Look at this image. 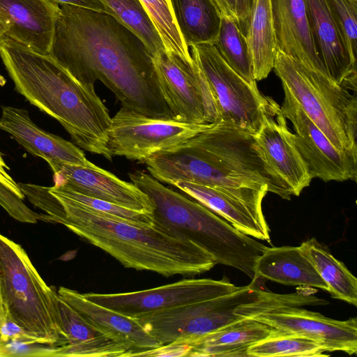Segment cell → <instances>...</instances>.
Segmentation results:
<instances>
[{"instance_id":"obj_1","label":"cell","mask_w":357,"mask_h":357,"mask_svg":"<svg viewBox=\"0 0 357 357\" xmlns=\"http://www.w3.org/2000/svg\"><path fill=\"white\" fill-rule=\"evenodd\" d=\"M50 54L79 82L100 81L122 107L176 121L162 94L153 56L116 17L59 4Z\"/></svg>"},{"instance_id":"obj_2","label":"cell","mask_w":357,"mask_h":357,"mask_svg":"<svg viewBox=\"0 0 357 357\" xmlns=\"http://www.w3.org/2000/svg\"><path fill=\"white\" fill-rule=\"evenodd\" d=\"M0 57L19 93L58 121L79 148L112 160L107 149L112 118L94 86L79 82L50 54L4 36Z\"/></svg>"},{"instance_id":"obj_3","label":"cell","mask_w":357,"mask_h":357,"mask_svg":"<svg viewBox=\"0 0 357 357\" xmlns=\"http://www.w3.org/2000/svg\"><path fill=\"white\" fill-rule=\"evenodd\" d=\"M145 164L153 178L172 185L181 181L224 188H267L282 199L291 196L265 162L254 135L223 121Z\"/></svg>"},{"instance_id":"obj_4","label":"cell","mask_w":357,"mask_h":357,"mask_svg":"<svg viewBox=\"0 0 357 357\" xmlns=\"http://www.w3.org/2000/svg\"><path fill=\"white\" fill-rule=\"evenodd\" d=\"M61 207L59 223L99 248L123 266L165 277L194 276L211 270L214 259L195 243L153 225L140 227L84 206L52 187Z\"/></svg>"},{"instance_id":"obj_5","label":"cell","mask_w":357,"mask_h":357,"mask_svg":"<svg viewBox=\"0 0 357 357\" xmlns=\"http://www.w3.org/2000/svg\"><path fill=\"white\" fill-rule=\"evenodd\" d=\"M129 178L152 202L153 225L195 243L215 264L235 268L254 278L256 261L267 246L199 202L165 187L151 174L137 170L129 173Z\"/></svg>"},{"instance_id":"obj_6","label":"cell","mask_w":357,"mask_h":357,"mask_svg":"<svg viewBox=\"0 0 357 357\" xmlns=\"http://www.w3.org/2000/svg\"><path fill=\"white\" fill-rule=\"evenodd\" d=\"M0 270L7 318L36 343L65 346L57 291L43 280L24 248L1 234Z\"/></svg>"},{"instance_id":"obj_7","label":"cell","mask_w":357,"mask_h":357,"mask_svg":"<svg viewBox=\"0 0 357 357\" xmlns=\"http://www.w3.org/2000/svg\"><path fill=\"white\" fill-rule=\"evenodd\" d=\"M282 87L340 151L357 153V99L351 90L308 70L278 50L274 61Z\"/></svg>"},{"instance_id":"obj_8","label":"cell","mask_w":357,"mask_h":357,"mask_svg":"<svg viewBox=\"0 0 357 357\" xmlns=\"http://www.w3.org/2000/svg\"><path fill=\"white\" fill-rule=\"evenodd\" d=\"M268 292L252 281L229 294L133 318L162 344L183 343L239 320L242 317L235 313L236 308L257 301Z\"/></svg>"},{"instance_id":"obj_9","label":"cell","mask_w":357,"mask_h":357,"mask_svg":"<svg viewBox=\"0 0 357 357\" xmlns=\"http://www.w3.org/2000/svg\"><path fill=\"white\" fill-rule=\"evenodd\" d=\"M192 56L213 96L219 121L252 135L259 130L272 98L248 84L223 59L213 43L191 47Z\"/></svg>"},{"instance_id":"obj_10","label":"cell","mask_w":357,"mask_h":357,"mask_svg":"<svg viewBox=\"0 0 357 357\" xmlns=\"http://www.w3.org/2000/svg\"><path fill=\"white\" fill-rule=\"evenodd\" d=\"M211 124L153 119L121 107L112 117L107 149L112 157L145 163L158 153L183 145Z\"/></svg>"},{"instance_id":"obj_11","label":"cell","mask_w":357,"mask_h":357,"mask_svg":"<svg viewBox=\"0 0 357 357\" xmlns=\"http://www.w3.org/2000/svg\"><path fill=\"white\" fill-rule=\"evenodd\" d=\"M153 62L165 99L176 121L210 124L219 121L209 87L195 61L164 51Z\"/></svg>"},{"instance_id":"obj_12","label":"cell","mask_w":357,"mask_h":357,"mask_svg":"<svg viewBox=\"0 0 357 357\" xmlns=\"http://www.w3.org/2000/svg\"><path fill=\"white\" fill-rule=\"evenodd\" d=\"M239 287L227 280L184 279L155 288L116 294H84L100 305L128 317L149 313L231 293Z\"/></svg>"},{"instance_id":"obj_13","label":"cell","mask_w":357,"mask_h":357,"mask_svg":"<svg viewBox=\"0 0 357 357\" xmlns=\"http://www.w3.org/2000/svg\"><path fill=\"white\" fill-rule=\"evenodd\" d=\"M281 110L294 128V141L312 178L324 181H356L357 153L338 150L306 115L285 87Z\"/></svg>"},{"instance_id":"obj_14","label":"cell","mask_w":357,"mask_h":357,"mask_svg":"<svg viewBox=\"0 0 357 357\" xmlns=\"http://www.w3.org/2000/svg\"><path fill=\"white\" fill-rule=\"evenodd\" d=\"M172 185L243 234L271 242L269 227L262 211V201L268 192L267 188H224L181 181Z\"/></svg>"},{"instance_id":"obj_15","label":"cell","mask_w":357,"mask_h":357,"mask_svg":"<svg viewBox=\"0 0 357 357\" xmlns=\"http://www.w3.org/2000/svg\"><path fill=\"white\" fill-rule=\"evenodd\" d=\"M250 318L274 329L308 337L321 345L326 352L357 353V319L340 321L299 306L284 305L254 314Z\"/></svg>"},{"instance_id":"obj_16","label":"cell","mask_w":357,"mask_h":357,"mask_svg":"<svg viewBox=\"0 0 357 357\" xmlns=\"http://www.w3.org/2000/svg\"><path fill=\"white\" fill-rule=\"evenodd\" d=\"M263 158L291 195L298 196L312 178L296 148L281 107L271 99L259 130L254 135Z\"/></svg>"},{"instance_id":"obj_17","label":"cell","mask_w":357,"mask_h":357,"mask_svg":"<svg viewBox=\"0 0 357 357\" xmlns=\"http://www.w3.org/2000/svg\"><path fill=\"white\" fill-rule=\"evenodd\" d=\"M50 168L55 184L131 210L151 213L153 211L149 197L135 184L123 181L94 164L83 167L59 163Z\"/></svg>"},{"instance_id":"obj_18","label":"cell","mask_w":357,"mask_h":357,"mask_svg":"<svg viewBox=\"0 0 357 357\" xmlns=\"http://www.w3.org/2000/svg\"><path fill=\"white\" fill-rule=\"evenodd\" d=\"M59 4L52 0H0L3 36L34 52L50 54Z\"/></svg>"},{"instance_id":"obj_19","label":"cell","mask_w":357,"mask_h":357,"mask_svg":"<svg viewBox=\"0 0 357 357\" xmlns=\"http://www.w3.org/2000/svg\"><path fill=\"white\" fill-rule=\"evenodd\" d=\"M314 41L328 78L356 91V62L345 45L328 0H307Z\"/></svg>"},{"instance_id":"obj_20","label":"cell","mask_w":357,"mask_h":357,"mask_svg":"<svg viewBox=\"0 0 357 357\" xmlns=\"http://www.w3.org/2000/svg\"><path fill=\"white\" fill-rule=\"evenodd\" d=\"M276 50L326 76L310 26L307 0H271Z\"/></svg>"},{"instance_id":"obj_21","label":"cell","mask_w":357,"mask_h":357,"mask_svg":"<svg viewBox=\"0 0 357 357\" xmlns=\"http://www.w3.org/2000/svg\"><path fill=\"white\" fill-rule=\"evenodd\" d=\"M0 130L9 133L30 153L46 160L50 167L59 163L83 167L93 164L77 145L39 128L24 109L3 107Z\"/></svg>"},{"instance_id":"obj_22","label":"cell","mask_w":357,"mask_h":357,"mask_svg":"<svg viewBox=\"0 0 357 357\" xmlns=\"http://www.w3.org/2000/svg\"><path fill=\"white\" fill-rule=\"evenodd\" d=\"M57 293L91 325L126 347L130 356L162 345L135 318L89 301L75 290L61 287Z\"/></svg>"},{"instance_id":"obj_23","label":"cell","mask_w":357,"mask_h":357,"mask_svg":"<svg viewBox=\"0 0 357 357\" xmlns=\"http://www.w3.org/2000/svg\"><path fill=\"white\" fill-rule=\"evenodd\" d=\"M61 328L66 344L57 347L54 356L130 357V351L86 321L59 296Z\"/></svg>"},{"instance_id":"obj_24","label":"cell","mask_w":357,"mask_h":357,"mask_svg":"<svg viewBox=\"0 0 357 357\" xmlns=\"http://www.w3.org/2000/svg\"><path fill=\"white\" fill-rule=\"evenodd\" d=\"M276 330L250 317H242L203 336L184 344L190 347L188 356L248 357L249 347Z\"/></svg>"},{"instance_id":"obj_25","label":"cell","mask_w":357,"mask_h":357,"mask_svg":"<svg viewBox=\"0 0 357 357\" xmlns=\"http://www.w3.org/2000/svg\"><path fill=\"white\" fill-rule=\"evenodd\" d=\"M259 279L328 291L326 284L299 246L266 247L256 261L252 281Z\"/></svg>"},{"instance_id":"obj_26","label":"cell","mask_w":357,"mask_h":357,"mask_svg":"<svg viewBox=\"0 0 357 357\" xmlns=\"http://www.w3.org/2000/svg\"><path fill=\"white\" fill-rule=\"evenodd\" d=\"M250 13L245 34L254 78L260 81L273 69L276 40L271 0H250Z\"/></svg>"},{"instance_id":"obj_27","label":"cell","mask_w":357,"mask_h":357,"mask_svg":"<svg viewBox=\"0 0 357 357\" xmlns=\"http://www.w3.org/2000/svg\"><path fill=\"white\" fill-rule=\"evenodd\" d=\"M176 24L186 45L214 43L222 16L211 0H170Z\"/></svg>"},{"instance_id":"obj_28","label":"cell","mask_w":357,"mask_h":357,"mask_svg":"<svg viewBox=\"0 0 357 357\" xmlns=\"http://www.w3.org/2000/svg\"><path fill=\"white\" fill-rule=\"evenodd\" d=\"M299 247L328 287L334 298L357 305V279L315 238L303 241Z\"/></svg>"},{"instance_id":"obj_29","label":"cell","mask_w":357,"mask_h":357,"mask_svg":"<svg viewBox=\"0 0 357 357\" xmlns=\"http://www.w3.org/2000/svg\"><path fill=\"white\" fill-rule=\"evenodd\" d=\"M148 48L153 56L165 51L162 38L139 0H101Z\"/></svg>"},{"instance_id":"obj_30","label":"cell","mask_w":357,"mask_h":357,"mask_svg":"<svg viewBox=\"0 0 357 357\" xmlns=\"http://www.w3.org/2000/svg\"><path fill=\"white\" fill-rule=\"evenodd\" d=\"M226 63L248 84L257 86L245 35L232 20L222 17L218 36L214 42Z\"/></svg>"},{"instance_id":"obj_31","label":"cell","mask_w":357,"mask_h":357,"mask_svg":"<svg viewBox=\"0 0 357 357\" xmlns=\"http://www.w3.org/2000/svg\"><path fill=\"white\" fill-rule=\"evenodd\" d=\"M319 343L308 337L275 331L249 347L248 357L328 356Z\"/></svg>"},{"instance_id":"obj_32","label":"cell","mask_w":357,"mask_h":357,"mask_svg":"<svg viewBox=\"0 0 357 357\" xmlns=\"http://www.w3.org/2000/svg\"><path fill=\"white\" fill-rule=\"evenodd\" d=\"M163 42L166 51L192 59L176 24L170 0H139Z\"/></svg>"},{"instance_id":"obj_33","label":"cell","mask_w":357,"mask_h":357,"mask_svg":"<svg viewBox=\"0 0 357 357\" xmlns=\"http://www.w3.org/2000/svg\"><path fill=\"white\" fill-rule=\"evenodd\" d=\"M52 188L79 204L112 218L140 227H151L153 225V214L151 213L131 210L109 202L91 197L62 185L54 184Z\"/></svg>"},{"instance_id":"obj_34","label":"cell","mask_w":357,"mask_h":357,"mask_svg":"<svg viewBox=\"0 0 357 357\" xmlns=\"http://www.w3.org/2000/svg\"><path fill=\"white\" fill-rule=\"evenodd\" d=\"M351 59L357 55V0H328Z\"/></svg>"},{"instance_id":"obj_35","label":"cell","mask_w":357,"mask_h":357,"mask_svg":"<svg viewBox=\"0 0 357 357\" xmlns=\"http://www.w3.org/2000/svg\"><path fill=\"white\" fill-rule=\"evenodd\" d=\"M0 205L14 219L26 223H36L38 220L51 222L45 214L33 212L24 203L23 199L0 183Z\"/></svg>"},{"instance_id":"obj_36","label":"cell","mask_w":357,"mask_h":357,"mask_svg":"<svg viewBox=\"0 0 357 357\" xmlns=\"http://www.w3.org/2000/svg\"><path fill=\"white\" fill-rule=\"evenodd\" d=\"M57 347L26 340L0 341V357L54 356Z\"/></svg>"},{"instance_id":"obj_37","label":"cell","mask_w":357,"mask_h":357,"mask_svg":"<svg viewBox=\"0 0 357 357\" xmlns=\"http://www.w3.org/2000/svg\"><path fill=\"white\" fill-rule=\"evenodd\" d=\"M222 17L234 21L245 35L250 13V0H211Z\"/></svg>"},{"instance_id":"obj_38","label":"cell","mask_w":357,"mask_h":357,"mask_svg":"<svg viewBox=\"0 0 357 357\" xmlns=\"http://www.w3.org/2000/svg\"><path fill=\"white\" fill-rule=\"evenodd\" d=\"M190 347L184 343L171 342L155 348L139 351L134 356L178 357L188 356Z\"/></svg>"},{"instance_id":"obj_39","label":"cell","mask_w":357,"mask_h":357,"mask_svg":"<svg viewBox=\"0 0 357 357\" xmlns=\"http://www.w3.org/2000/svg\"><path fill=\"white\" fill-rule=\"evenodd\" d=\"M26 340L36 342L18 324L7 318L0 328V341Z\"/></svg>"},{"instance_id":"obj_40","label":"cell","mask_w":357,"mask_h":357,"mask_svg":"<svg viewBox=\"0 0 357 357\" xmlns=\"http://www.w3.org/2000/svg\"><path fill=\"white\" fill-rule=\"evenodd\" d=\"M8 170H9V167L3 160L0 152V183L15 193L21 199H24L25 196L20 190L17 183H16L8 173Z\"/></svg>"},{"instance_id":"obj_41","label":"cell","mask_w":357,"mask_h":357,"mask_svg":"<svg viewBox=\"0 0 357 357\" xmlns=\"http://www.w3.org/2000/svg\"><path fill=\"white\" fill-rule=\"evenodd\" d=\"M59 4H68L85 8L96 11L105 12L110 14L107 7L101 0H52ZM111 15V14H110Z\"/></svg>"},{"instance_id":"obj_42","label":"cell","mask_w":357,"mask_h":357,"mask_svg":"<svg viewBox=\"0 0 357 357\" xmlns=\"http://www.w3.org/2000/svg\"><path fill=\"white\" fill-rule=\"evenodd\" d=\"M7 319V313L6 307L3 302V298L2 296L1 291V270H0V328L4 324Z\"/></svg>"},{"instance_id":"obj_43","label":"cell","mask_w":357,"mask_h":357,"mask_svg":"<svg viewBox=\"0 0 357 357\" xmlns=\"http://www.w3.org/2000/svg\"><path fill=\"white\" fill-rule=\"evenodd\" d=\"M8 27L5 22L0 17V38L3 36L4 33L7 31Z\"/></svg>"}]
</instances>
